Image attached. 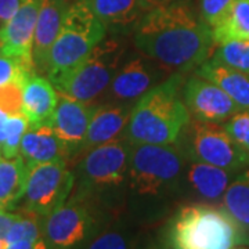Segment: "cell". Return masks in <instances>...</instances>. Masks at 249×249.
<instances>
[{"mask_svg":"<svg viewBox=\"0 0 249 249\" xmlns=\"http://www.w3.org/2000/svg\"><path fill=\"white\" fill-rule=\"evenodd\" d=\"M134 40L163 68L180 72L204 64L214 45L212 28L176 3L148 10L137 22Z\"/></svg>","mask_w":249,"mask_h":249,"instance_id":"cell-1","label":"cell"},{"mask_svg":"<svg viewBox=\"0 0 249 249\" xmlns=\"http://www.w3.org/2000/svg\"><path fill=\"white\" fill-rule=\"evenodd\" d=\"M211 60L249 76V40H229L217 45Z\"/></svg>","mask_w":249,"mask_h":249,"instance_id":"cell-25","label":"cell"},{"mask_svg":"<svg viewBox=\"0 0 249 249\" xmlns=\"http://www.w3.org/2000/svg\"><path fill=\"white\" fill-rule=\"evenodd\" d=\"M129 116L130 114H127V111L122 107L104 106L96 108L80 151H89L104 142L115 140L116 136L129 122Z\"/></svg>","mask_w":249,"mask_h":249,"instance_id":"cell-18","label":"cell"},{"mask_svg":"<svg viewBox=\"0 0 249 249\" xmlns=\"http://www.w3.org/2000/svg\"><path fill=\"white\" fill-rule=\"evenodd\" d=\"M42 0H21L16 14L0 27L1 54L18 58L35 70L32 47ZM36 71V70H35Z\"/></svg>","mask_w":249,"mask_h":249,"instance_id":"cell-11","label":"cell"},{"mask_svg":"<svg viewBox=\"0 0 249 249\" xmlns=\"http://www.w3.org/2000/svg\"><path fill=\"white\" fill-rule=\"evenodd\" d=\"M88 249H127V244L122 234L116 231H107L91 241Z\"/></svg>","mask_w":249,"mask_h":249,"instance_id":"cell-32","label":"cell"},{"mask_svg":"<svg viewBox=\"0 0 249 249\" xmlns=\"http://www.w3.org/2000/svg\"><path fill=\"white\" fill-rule=\"evenodd\" d=\"M39 219L40 216L22 208L18 219L11 226V229L6 235V244H11L19 240H29L32 242L40 240Z\"/></svg>","mask_w":249,"mask_h":249,"instance_id":"cell-26","label":"cell"},{"mask_svg":"<svg viewBox=\"0 0 249 249\" xmlns=\"http://www.w3.org/2000/svg\"><path fill=\"white\" fill-rule=\"evenodd\" d=\"M152 249H154V248H152Z\"/></svg>","mask_w":249,"mask_h":249,"instance_id":"cell-42","label":"cell"},{"mask_svg":"<svg viewBox=\"0 0 249 249\" xmlns=\"http://www.w3.org/2000/svg\"><path fill=\"white\" fill-rule=\"evenodd\" d=\"M188 181L201 196L208 201H217L224 196L230 176L226 169L205 162H196L188 170Z\"/></svg>","mask_w":249,"mask_h":249,"instance_id":"cell-22","label":"cell"},{"mask_svg":"<svg viewBox=\"0 0 249 249\" xmlns=\"http://www.w3.org/2000/svg\"><path fill=\"white\" fill-rule=\"evenodd\" d=\"M121 57L122 46L114 39L103 40L83 61L52 83L62 96L89 104L112 82Z\"/></svg>","mask_w":249,"mask_h":249,"instance_id":"cell-5","label":"cell"},{"mask_svg":"<svg viewBox=\"0 0 249 249\" xmlns=\"http://www.w3.org/2000/svg\"><path fill=\"white\" fill-rule=\"evenodd\" d=\"M68 155H71V152L54 133L50 124L39 129H28L19 147V157L24 160L28 169L45 162L65 160Z\"/></svg>","mask_w":249,"mask_h":249,"instance_id":"cell-16","label":"cell"},{"mask_svg":"<svg viewBox=\"0 0 249 249\" xmlns=\"http://www.w3.org/2000/svg\"><path fill=\"white\" fill-rule=\"evenodd\" d=\"M28 127L29 124H28L27 118L22 114L9 116L7 129H6V140L1 147V155L4 158H9V160L17 158L22 137L28 130Z\"/></svg>","mask_w":249,"mask_h":249,"instance_id":"cell-27","label":"cell"},{"mask_svg":"<svg viewBox=\"0 0 249 249\" xmlns=\"http://www.w3.org/2000/svg\"><path fill=\"white\" fill-rule=\"evenodd\" d=\"M183 157L178 148L158 144H133L127 172L130 186L140 196H157L178 178Z\"/></svg>","mask_w":249,"mask_h":249,"instance_id":"cell-6","label":"cell"},{"mask_svg":"<svg viewBox=\"0 0 249 249\" xmlns=\"http://www.w3.org/2000/svg\"><path fill=\"white\" fill-rule=\"evenodd\" d=\"M232 0H201V18L211 28H213L226 11L231 6Z\"/></svg>","mask_w":249,"mask_h":249,"instance_id":"cell-31","label":"cell"},{"mask_svg":"<svg viewBox=\"0 0 249 249\" xmlns=\"http://www.w3.org/2000/svg\"><path fill=\"white\" fill-rule=\"evenodd\" d=\"M191 157L226 170H237L249 165V154L238 147L226 129L214 122H198L190 139Z\"/></svg>","mask_w":249,"mask_h":249,"instance_id":"cell-8","label":"cell"},{"mask_svg":"<svg viewBox=\"0 0 249 249\" xmlns=\"http://www.w3.org/2000/svg\"><path fill=\"white\" fill-rule=\"evenodd\" d=\"M223 209L241 229L249 230V170L229 184L223 196Z\"/></svg>","mask_w":249,"mask_h":249,"instance_id":"cell-24","label":"cell"},{"mask_svg":"<svg viewBox=\"0 0 249 249\" xmlns=\"http://www.w3.org/2000/svg\"><path fill=\"white\" fill-rule=\"evenodd\" d=\"M241 230L224 209L193 205L173 217L168 240L172 249H234L244 240Z\"/></svg>","mask_w":249,"mask_h":249,"instance_id":"cell-3","label":"cell"},{"mask_svg":"<svg viewBox=\"0 0 249 249\" xmlns=\"http://www.w3.org/2000/svg\"><path fill=\"white\" fill-rule=\"evenodd\" d=\"M6 247H7V244H6V241L0 240V249H6Z\"/></svg>","mask_w":249,"mask_h":249,"instance_id":"cell-38","label":"cell"},{"mask_svg":"<svg viewBox=\"0 0 249 249\" xmlns=\"http://www.w3.org/2000/svg\"><path fill=\"white\" fill-rule=\"evenodd\" d=\"M104 36L106 25L96 17L86 0H72L50 50L47 78L53 80L71 71L104 40Z\"/></svg>","mask_w":249,"mask_h":249,"instance_id":"cell-4","label":"cell"},{"mask_svg":"<svg viewBox=\"0 0 249 249\" xmlns=\"http://www.w3.org/2000/svg\"><path fill=\"white\" fill-rule=\"evenodd\" d=\"M214 45L249 40V0H232L223 18L212 28Z\"/></svg>","mask_w":249,"mask_h":249,"instance_id":"cell-23","label":"cell"},{"mask_svg":"<svg viewBox=\"0 0 249 249\" xmlns=\"http://www.w3.org/2000/svg\"><path fill=\"white\" fill-rule=\"evenodd\" d=\"M0 109L9 116L22 114V83L10 82L0 86Z\"/></svg>","mask_w":249,"mask_h":249,"instance_id":"cell-30","label":"cell"},{"mask_svg":"<svg viewBox=\"0 0 249 249\" xmlns=\"http://www.w3.org/2000/svg\"><path fill=\"white\" fill-rule=\"evenodd\" d=\"M75 183L65 160L39 163L29 169L24 194V209L40 217H47L57 208L65 204Z\"/></svg>","mask_w":249,"mask_h":249,"instance_id":"cell-7","label":"cell"},{"mask_svg":"<svg viewBox=\"0 0 249 249\" xmlns=\"http://www.w3.org/2000/svg\"><path fill=\"white\" fill-rule=\"evenodd\" d=\"M224 129L235 144L249 154V111H238L226 122Z\"/></svg>","mask_w":249,"mask_h":249,"instance_id":"cell-29","label":"cell"},{"mask_svg":"<svg viewBox=\"0 0 249 249\" xmlns=\"http://www.w3.org/2000/svg\"><path fill=\"white\" fill-rule=\"evenodd\" d=\"M72 0H42L36 22L32 57L36 73H46L49 67V55L54 40L57 39L64 14Z\"/></svg>","mask_w":249,"mask_h":249,"instance_id":"cell-14","label":"cell"},{"mask_svg":"<svg viewBox=\"0 0 249 249\" xmlns=\"http://www.w3.org/2000/svg\"><path fill=\"white\" fill-rule=\"evenodd\" d=\"M35 247V242L29 240H19L16 241V242H11V244H7L6 249H34Z\"/></svg>","mask_w":249,"mask_h":249,"instance_id":"cell-36","label":"cell"},{"mask_svg":"<svg viewBox=\"0 0 249 249\" xmlns=\"http://www.w3.org/2000/svg\"><path fill=\"white\" fill-rule=\"evenodd\" d=\"M86 3L106 28L129 25L148 11L142 0H86Z\"/></svg>","mask_w":249,"mask_h":249,"instance_id":"cell-21","label":"cell"},{"mask_svg":"<svg viewBox=\"0 0 249 249\" xmlns=\"http://www.w3.org/2000/svg\"><path fill=\"white\" fill-rule=\"evenodd\" d=\"M196 75L214 83L231 98L241 111H249V76L212 60L201 64Z\"/></svg>","mask_w":249,"mask_h":249,"instance_id":"cell-17","label":"cell"},{"mask_svg":"<svg viewBox=\"0 0 249 249\" xmlns=\"http://www.w3.org/2000/svg\"><path fill=\"white\" fill-rule=\"evenodd\" d=\"M183 76L172 78L142 94L130 112L126 136L133 144L169 145L190 124V111L180 98Z\"/></svg>","mask_w":249,"mask_h":249,"instance_id":"cell-2","label":"cell"},{"mask_svg":"<svg viewBox=\"0 0 249 249\" xmlns=\"http://www.w3.org/2000/svg\"><path fill=\"white\" fill-rule=\"evenodd\" d=\"M152 75L142 58L126 62L116 72L111 82V94L118 100H133L142 97L150 89Z\"/></svg>","mask_w":249,"mask_h":249,"instance_id":"cell-19","label":"cell"},{"mask_svg":"<svg viewBox=\"0 0 249 249\" xmlns=\"http://www.w3.org/2000/svg\"><path fill=\"white\" fill-rule=\"evenodd\" d=\"M129 151L124 142L111 140L86 151L82 160L85 180L98 187L119 186L127 172Z\"/></svg>","mask_w":249,"mask_h":249,"instance_id":"cell-10","label":"cell"},{"mask_svg":"<svg viewBox=\"0 0 249 249\" xmlns=\"http://www.w3.org/2000/svg\"><path fill=\"white\" fill-rule=\"evenodd\" d=\"M183 101L190 114L201 122H222L241 111L219 86L201 76H193L183 88Z\"/></svg>","mask_w":249,"mask_h":249,"instance_id":"cell-9","label":"cell"},{"mask_svg":"<svg viewBox=\"0 0 249 249\" xmlns=\"http://www.w3.org/2000/svg\"><path fill=\"white\" fill-rule=\"evenodd\" d=\"M21 0H0V27H3L16 14Z\"/></svg>","mask_w":249,"mask_h":249,"instance_id":"cell-33","label":"cell"},{"mask_svg":"<svg viewBox=\"0 0 249 249\" xmlns=\"http://www.w3.org/2000/svg\"><path fill=\"white\" fill-rule=\"evenodd\" d=\"M18 216L19 213H11L6 212V209H0V240L6 241V235L18 219Z\"/></svg>","mask_w":249,"mask_h":249,"instance_id":"cell-34","label":"cell"},{"mask_svg":"<svg viewBox=\"0 0 249 249\" xmlns=\"http://www.w3.org/2000/svg\"><path fill=\"white\" fill-rule=\"evenodd\" d=\"M0 209H1V206H0Z\"/></svg>","mask_w":249,"mask_h":249,"instance_id":"cell-41","label":"cell"},{"mask_svg":"<svg viewBox=\"0 0 249 249\" xmlns=\"http://www.w3.org/2000/svg\"><path fill=\"white\" fill-rule=\"evenodd\" d=\"M29 169L24 160L0 157V206L1 209H13L19 199L24 198Z\"/></svg>","mask_w":249,"mask_h":249,"instance_id":"cell-20","label":"cell"},{"mask_svg":"<svg viewBox=\"0 0 249 249\" xmlns=\"http://www.w3.org/2000/svg\"><path fill=\"white\" fill-rule=\"evenodd\" d=\"M7 121H9V115L0 109V154H1V147L3 142L6 140V129H7Z\"/></svg>","mask_w":249,"mask_h":249,"instance_id":"cell-35","label":"cell"},{"mask_svg":"<svg viewBox=\"0 0 249 249\" xmlns=\"http://www.w3.org/2000/svg\"><path fill=\"white\" fill-rule=\"evenodd\" d=\"M58 91L52 80L40 75H31L22 83V115L28 129H39L50 124L58 103Z\"/></svg>","mask_w":249,"mask_h":249,"instance_id":"cell-15","label":"cell"},{"mask_svg":"<svg viewBox=\"0 0 249 249\" xmlns=\"http://www.w3.org/2000/svg\"><path fill=\"white\" fill-rule=\"evenodd\" d=\"M36 73V71L18 58L0 54V86L10 82L24 83L28 76Z\"/></svg>","mask_w":249,"mask_h":249,"instance_id":"cell-28","label":"cell"},{"mask_svg":"<svg viewBox=\"0 0 249 249\" xmlns=\"http://www.w3.org/2000/svg\"><path fill=\"white\" fill-rule=\"evenodd\" d=\"M94 109L88 103L60 94L50 126L71 154L82 150Z\"/></svg>","mask_w":249,"mask_h":249,"instance_id":"cell-13","label":"cell"},{"mask_svg":"<svg viewBox=\"0 0 249 249\" xmlns=\"http://www.w3.org/2000/svg\"><path fill=\"white\" fill-rule=\"evenodd\" d=\"M1 49H3V45H1V39H0V54H1Z\"/></svg>","mask_w":249,"mask_h":249,"instance_id":"cell-39","label":"cell"},{"mask_svg":"<svg viewBox=\"0 0 249 249\" xmlns=\"http://www.w3.org/2000/svg\"><path fill=\"white\" fill-rule=\"evenodd\" d=\"M145 7L148 10L154 9L157 6H162V4H168V3H172L173 0H142Z\"/></svg>","mask_w":249,"mask_h":249,"instance_id":"cell-37","label":"cell"},{"mask_svg":"<svg viewBox=\"0 0 249 249\" xmlns=\"http://www.w3.org/2000/svg\"><path fill=\"white\" fill-rule=\"evenodd\" d=\"M90 226L91 217L88 208L71 201L46 217L43 235L50 249H71L86 238Z\"/></svg>","mask_w":249,"mask_h":249,"instance_id":"cell-12","label":"cell"},{"mask_svg":"<svg viewBox=\"0 0 249 249\" xmlns=\"http://www.w3.org/2000/svg\"><path fill=\"white\" fill-rule=\"evenodd\" d=\"M234 249H247V248H244V247H235Z\"/></svg>","mask_w":249,"mask_h":249,"instance_id":"cell-40","label":"cell"}]
</instances>
